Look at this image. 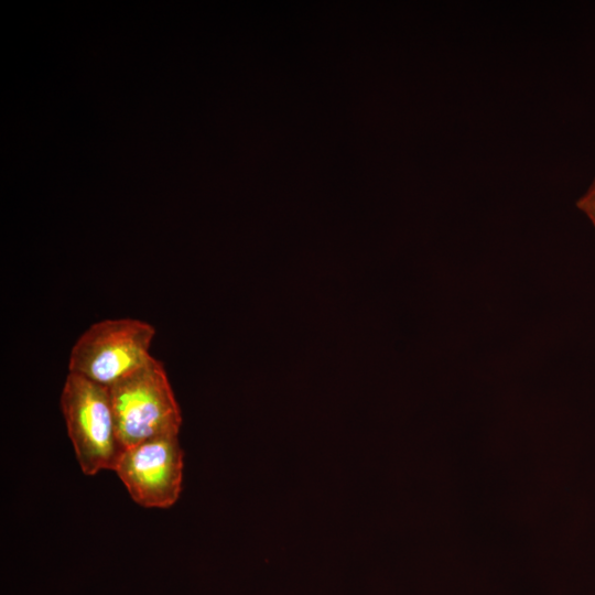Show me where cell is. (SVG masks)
Instances as JSON below:
<instances>
[{"label": "cell", "instance_id": "1", "mask_svg": "<svg viewBox=\"0 0 595 595\" xmlns=\"http://www.w3.org/2000/svg\"><path fill=\"white\" fill-rule=\"evenodd\" d=\"M123 450L165 435H178L181 411L163 364L154 357L109 388Z\"/></svg>", "mask_w": 595, "mask_h": 595}, {"label": "cell", "instance_id": "2", "mask_svg": "<svg viewBox=\"0 0 595 595\" xmlns=\"http://www.w3.org/2000/svg\"><path fill=\"white\" fill-rule=\"evenodd\" d=\"M61 408L83 473L91 476L102 469L115 470L123 448L109 388L68 372Z\"/></svg>", "mask_w": 595, "mask_h": 595}, {"label": "cell", "instance_id": "3", "mask_svg": "<svg viewBox=\"0 0 595 595\" xmlns=\"http://www.w3.org/2000/svg\"><path fill=\"white\" fill-rule=\"evenodd\" d=\"M155 328L136 318L104 320L89 326L72 348L68 370L110 388L145 366Z\"/></svg>", "mask_w": 595, "mask_h": 595}, {"label": "cell", "instance_id": "4", "mask_svg": "<svg viewBox=\"0 0 595 595\" xmlns=\"http://www.w3.org/2000/svg\"><path fill=\"white\" fill-rule=\"evenodd\" d=\"M131 498L145 508H169L182 490L183 451L177 435L123 450L115 468Z\"/></svg>", "mask_w": 595, "mask_h": 595}, {"label": "cell", "instance_id": "5", "mask_svg": "<svg viewBox=\"0 0 595 595\" xmlns=\"http://www.w3.org/2000/svg\"><path fill=\"white\" fill-rule=\"evenodd\" d=\"M576 206L587 216L595 229V177L588 190L577 199Z\"/></svg>", "mask_w": 595, "mask_h": 595}]
</instances>
